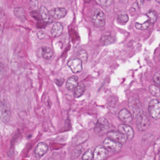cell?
<instances>
[{
	"label": "cell",
	"instance_id": "cell-1",
	"mask_svg": "<svg viewBox=\"0 0 160 160\" xmlns=\"http://www.w3.org/2000/svg\"><path fill=\"white\" fill-rule=\"evenodd\" d=\"M128 106L132 117L137 118L143 113L142 104L139 99L132 97L128 100Z\"/></svg>",
	"mask_w": 160,
	"mask_h": 160
},
{
	"label": "cell",
	"instance_id": "cell-2",
	"mask_svg": "<svg viewBox=\"0 0 160 160\" xmlns=\"http://www.w3.org/2000/svg\"><path fill=\"white\" fill-rule=\"evenodd\" d=\"M11 116V107L7 101H0V120L4 123L9 122Z\"/></svg>",
	"mask_w": 160,
	"mask_h": 160
},
{
	"label": "cell",
	"instance_id": "cell-3",
	"mask_svg": "<svg viewBox=\"0 0 160 160\" xmlns=\"http://www.w3.org/2000/svg\"><path fill=\"white\" fill-rule=\"evenodd\" d=\"M91 20L95 26L101 27L105 24V15L99 8H96L93 11L91 16Z\"/></svg>",
	"mask_w": 160,
	"mask_h": 160
},
{
	"label": "cell",
	"instance_id": "cell-4",
	"mask_svg": "<svg viewBox=\"0 0 160 160\" xmlns=\"http://www.w3.org/2000/svg\"><path fill=\"white\" fill-rule=\"evenodd\" d=\"M110 128V124L108 120L104 118H100L97 121L95 126V132L101 136L107 134Z\"/></svg>",
	"mask_w": 160,
	"mask_h": 160
},
{
	"label": "cell",
	"instance_id": "cell-5",
	"mask_svg": "<svg viewBox=\"0 0 160 160\" xmlns=\"http://www.w3.org/2000/svg\"><path fill=\"white\" fill-rule=\"evenodd\" d=\"M148 112L150 116L155 119L160 118V101L153 99L148 103Z\"/></svg>",
	"mask_w": 160,
	"mask_h": 160
},
{
	"label": "cell",
	"instance_id": "cell-6",
	"mask_svg": "<svg viewBox=\"0 0 160 160\" xmlns=\"http://www.w3.org/2000/svg\"><path fill=\"white\" fill-rule=\"evenodd\" d=\"M103 146L107 149L108 151L118 153L120 152L122 148V146L120 143L110 138L107 137L104 139L103 142Z\"/></svg>",
	"mask_w": 160,
	"mask_h": 160
},
{
	"label": "cell",
	"instance_id": "cell-7",
	"mask_svg": "<svg viewBox=\"0 0 160 160\" xmlns=\"http://www.w3.org/2000/svg\"><path fill=\"white\" fill-rule=\"evenodd\" d=\"M136 119L137 128L140 131H144L148 129L150 126V120L146 115L143 113Z\"/></svg>",
	"mask_w": 160,
	"mask_h": 160
},
{
	"label": "cell",
	"instance_id": "cell-8",
	"mask_svg": "<svg viewBox=\"0 0 160 160\" xmlns=\"http://www.w3.org/2000/svg\"><path fill=\"white\" fill-rule=\"evenodd\" d=\"M106 135L108 138L118 142L120 143L122 145L125 144L128 141L127 136L123 133H121L119 131H109L107 132Z\"/></svg>",
	"mask_w": 160,
	"mask_h": 160
},
{
	"label": "cell",
	"instance_id": "cell-9",
	"mask_svg": "<svg viewBox=\"0 0 160 160\" xmlns=\"http://www.w3.org/2000/svg\"><path fill=\"white\" fill-rule=\"evenodd\" d=\"M109 151L103 146L98 145L94 151V160H105L108 156Z\"/></svg>",
	"mask_w": 160,
	"mask_h": 160
},
{
	"label": "cell",
	"instance_id": "cell-10",
	"mask_svg": "<svg viewBox=\"0 0 160 160\" xmlns=\"http://www.w3.org/2000/svg\"><path fill=\"white\" fill-rule=\"evenodd\" d=\"M67 64L73 73H79L82 70V62L78 58L69 60Z\"/></svg>",
	"mask_w": 160,
	"mask_h": 160
},
{
	"label": "cell",
	"instance_id": "cell-11",
	"mask_svg": "<svg viewBox=\"0 0 160 160\" xmlns=\"http://www.w3.org/2000/svg\"><path fill=\"white\" fill-rule=\"evenodd\" d=\"M118 131L125 134L129 141L132 140L134 137V132L133 129L127 124L119 125L118 127Z\"/></svg>",
	"mask_w": 160,
	"mask_h": 160
},
{
	"label": "cell",
	"instance_id": "cell-12",
	"mask_svg": "<svg viewBox=\"0 0 160 160\" xmlns=\"http://www.w3.org/2000/svg\"><path fill=\"white\" fill-rule=\"evenodd\" d=\"M48 151V146L45 142H40L37 145L35 150V155L38 159H40Z\"/></svg>",
	"mask_w": 160,
	"mask_h": 160
},
{
	"label": "cell",
	"instance_id": "cell-13",
	"mask_svg": "<svg viewBox=\"0 0 160 160\" xmlns=\"http://www.w3.org/2000/svg\"><path fill=\"white\" fill-rule=\"evenodd\" d=\"M67 11L64 8H55L49 11L50 16L56 19L64 18L66 16Z\"/></svg>",
	"mask_w": 160,
	"mask_h": 160
},
{
	"label": "cell",
	"instance_id": "cell-14",
	"mask_svg": "<svg viewBox=\"0 0 160 160\" xmlns=\"http://www.w3.org/2000/svg\"><path fill=\"white\" fill-rule=\"evenodd\" d=\"M119 119L126 124H130L132 120V116L131 112L127 109L121 110L118 113Z\"/></svg>",
	"mask_w": 160,
	"mask_h": 160
},
{
	"label": "cell",
	"instance_id": "cell-15",
	"mask_svg": "<svg viewBox=\"0 0 160 160\" xmlns=\"http://www.w3.org/2000/svg\"><path fill=\"white\" fill-rule=\"evenodd\" d=\"M78 85V78L77 76H72L67 81V88L70 91L74 90Z\"/></svg>",
	"mask_w": 160,
	"mask_h": 160
},
{
	"label": "cell",
	"instance_id": "cell-16",
	"mask_svg": "<svg viewBox=\"0 0 160 160\" xmlns=\"http://www.w3.org/2000/svg\"><path fill=\"white\" fill-rule=\"evenodd\" d=\"M63 31V26L60 22H56L54 23L51 30V33L52 35L54 37H58L62 34Z\"/></svg>",
	"mask_w": 160,
	"mask_h": 160
},
{
	"label": "cell",
	"instance_id": "cell-17",
	"mask_svg": "<svg viewBox=\"0 0 160 160\" xmlns=\"http://www.w3.org/2000/svg\"><path fill=\"white\" fill-rule=\"evenodd\" d=\"M39 14L42 21L45 23H48L50 21V16L49 11L44 6H42L39 9Z\"/></svg>",
	"mask_w": 160,
	"mask_h": 160
},
{
	"label": "cell",
	"instance_id": "cell-18",
	"mask_svg": "<svg viewBox=\"0 0 160 160\" xmlns=\"http://www.w3.org/2000/svg\"><path fill=\"white\" fill-rule=\"evenodd\" d=\"M53 51L49 47H44L42 48V57L47 60H50L53 56Z\"/></svg>",
	"mask_w": 160,
	"mask_h": 160
},
{
	"label": "cell",
	"instance_id": "cell-19",
	"mask_svg": "<svg viewBox=\"0 0 160 160\" xmlns=\"http://www.w3.org/2000/svg\"><path fill=\"white\" fill-rule=\"evenodd\" d=\"M14 15L18 19L21 21L25 20V14L24 10L22 7L16 8L14 9Z\"/></svg>",
	"mask_w": 160,
	"mask_h": 160
},
{
	"label": "cell",
	"instance_id": "cell-20",
	"mask_svg": "<svg viewBox=\"0 0 160 160\" xmlns=\"http://www.w3.org/2000/svg\"><path fill=\"white\" fill-rule=\"evenodd\" d=\"M147 16L148 18V21L150 24H154L158 19V14L157 11L154 9H150L147 14Z\"/></svg>",
	"mask_w": 160,
	"mask_h": 160
},
{
	"label": "cell",
	"instance_id": "cell-21",
	"mask_svg": "<svg viewBox=\"0 0 160 160\" xmlns=\"http://www.w3.org/2000/svg\"><path fill=\"white\" fill-rule=\"evenodd\" d=\"M85 91V87L82 84H78L74 90V97L76 98L81 97L84 93Z\"/></svg>",
	"mask_w": 160,
	"mask_h": 160
},
{
	"label": "cell",
	"instance_id": "cell-22",
	"mask_svg": "<svg viewBox=\"0 0 160 160\" xmlns=\"http://www.w3.org/2000/svg\"><path fill=\"white\" fill-rule=\"evenodd\" d=\"M100 41L102 44L104 46H108L113 43L114 41V38L112 36L106 35L102 36V37L101 38Z\"/></svg>",
	"mask_w": 160,
	"mask_h": 160
},
{
	"label": "cell",
	"instance_id": "cell-23",
	"mask_svg": "<svg viewBox=\"0 0 160 160\" xmlns=\"http://www.w3.org/2000/svg\"><path fill=\"white\" fill-rule=\"evenodd\" d=\"M77 55L78 57V59L82 61V62L84 63L87 62L88 56L85 50L83 49L79 50L77 53Z\"/></svg>",
	"mask_w": 160,
	"mask_h": 160
},
{
	"label": "cell",
	"instance_id": "cell-24",
	"mask_svg": "<svg viewBox=\"0 0 160 160\" xmlns=\"http://www.w3.org/2000/svg\"><path fill=\"white\" fill-rule=\"evenodd\" d=\"M6 16L3 10H0V32L4 30L6 22Z\"/></svg>",
	"mask_w": 160,
	"mask_h": 160
},
{
	"label": "cell",
	"instance_id": "cell-25",
	"mask_svg": "<svg viewBox=\"0 0 160 160\" xmlns=\"http://www.w3.org/2000/svg\"><path fill=\"white\" fill-rule=\"evenodd\" d=\"M150 93L156 97H160V89L155 85H150L149 86Z\"/></svg>",
	"mask_w": 160,
	"mask_h": 160
},
{
	"label": "cell",
	"instance_id": "cell-26",
	"mask_svg": "<svg viewBox=\"0 0 160 160\" xmlns=\"http://www.w3.org/2000/svg\"><path fill=\"white\" fill-rule=\"evenodd\" d=\"M148 20L146 21L145 22L143 23H139L138 22H136L135 23V27L136 29L140 30H145L147 29L149 27V24H150Z\"/></svg>",
	"mask_w": 160,
	"mask_h": 160
},
{
	"label": "cell",
	"instance_id": "cell-27",
	"mask_svg": "<svg viewBox=\"0 0 160 160\" xmlns=\"http://www.w3.org/2000/svg\"><path fill=\"white\" fill-rule=\"evenodd\" d=\"M94 157V151L91 149H89L84 154L82 157V160H92Z\"/></svg>",
	"mask_w": 160,
	"mask_h": 160
},
{
	"label": "cell",
	"instance_id": "cell-28",
	"mask_svg": "<svg viewBox=\"0 0 160 160\" xmlns=\"http://www.w3.org/2000/svg\"><path fill=\"white\" fill-rule=\"evenodd\" d=\"M129 20V17L127 13H123L118 16V20L122 23H127Z\"/></svg>",
	"mask_w": 160,
	"mask_h": 160
},
{
	"label": "cell",
	"instance_id": "cell-29",
	"mask_svg": "<svg viewBox=\"0 0 160 160\" xmlns=\"http://www.w3.org/2000/svg\"><path fill=\"white\" fill-rule=\"evenodd\" d=\"M99 4L103 6H109L113 3V0H96Z\"/></svg>",
	"mask_w": 160,
	"mask_h": 160
},
{
	"label": "cell",
	"instance_id": "cell-30",
	"mask_svg": "<svg viewBox=\"0 0 160 160\" xmlns=\"http://www.w3.org/2000/svg\"><path fill=\"white\" fill-rule=\"evenodd\" d=\"M153 81L154 82L160 86V71L157 72L153 77Z\"/></svg>",
	"mask_w": 160,
	"mask_h": 160
},
{
	"label": "cell",
	"instance_id": "cell-31",
	"mask_svg": "<svg viewBox=\"0 0 160 160\" xmlns=\"http://www.w3.org/2000/svg\"><path fill=\"white\" fill-rule=\"evenodd\" d=\"M29 4L31 8L36 9L38 7V0H29Z\"/></svg>",
	"mask_w": 160,
	"mask_h": 160
},
{
	"label": "cell",
	"instance_id": "cell-32",
	"mask_svg": "<svg viewBox=\"0 0 160 160\" xmlns=\"http://www.w3.org/2000/svg\"><path fill=\"white\" fill-rule=\"evenodd\" d=\"M31 14L33 18H34L36 20L38 21H40V14L39 13H38L37 12L36 10H34L32 12H31Z\"/></svg>",
	"mask_w": 160,
	"mask_h": 160
},
{
	"label": "cell",
	"instance_id": "cell-33",
	"mask_svg": "<svg viewBox=\"0 0 160 160\" xmlns=\"http://www.w3.org/2000/svg\"><path fill=\"white\" fill-rule=\"evenodd\" d=\"M46 34L45 32H43V31L38 32L37 33L38 38L40 39H44L46 37Z\"/></svg>",
	"mask_w": 160,
	"mask_h": 160
},
{
	"label": "cell",
	"instance_id": "cell-34",
	"mask_svg": "<svg viewBox=\"0 0 160 160\" xmlns=\"http://www.w3.org/2000/svg\"><path fill=\"white\" fill-rule=\"evenodd\" d=\"M64 82V80L62 78L56 79L54 80V82L59 86H61L62 85Z\"/></svg>",
	"mask_w": 160,
	"mask_h": 160
},
{
	"label": "cell",
	"instance_id": "cell-35",
	"mask_svg": "<svg viewBox=\"0 0 160 160\" xmlns=\"http://www.w3.org/2000/svg\"><path fill=\"white\" fill-rule=\"evenodd\" d=\"M144 1V0H137L136 2H137V4H138V5H142V4L143 3Z\"/></svg>",
	"mask_w": 160,
	"mask_h": 160
},
{
	"label": "cell",
	"instance_id": "cell-36",
	"mask_svg": "<svg viewBox=\"0 0 160 160\" xmlns=\"http://www.w3.org/2000/svg\"><path fill=\"white\" fill-rule=\"evenodd\" d=\"M119 1H120V2H124V1H125V0H119Z\"/></svg>",
	"mask_w": 160,
	"mask_h": 160
},
{
	"label": "cell",
	"instance_id": "cell-37",
	"mask_svg": "<svg viewBox=\"0 0 160 160\" xmlns=\"http://www.w3.org/2000/svg\"><path fill=\"white\" fill-rule=\"evenodd\" d=\"M159 58H160V55H159Z\"/></svg>",
	"mask_w": 160,
	"mask_h": 160
},
{
	"label": "cell",
	"instance_id": "cell-38",
	"mask_svg": "<svg viewBox=\"0 0 160 160\" xmlns=\"http://www.w3.org/2000/svg\"></svg>",
	"mask_w": 160,
	"mask_h": 160
}]
</instances>
